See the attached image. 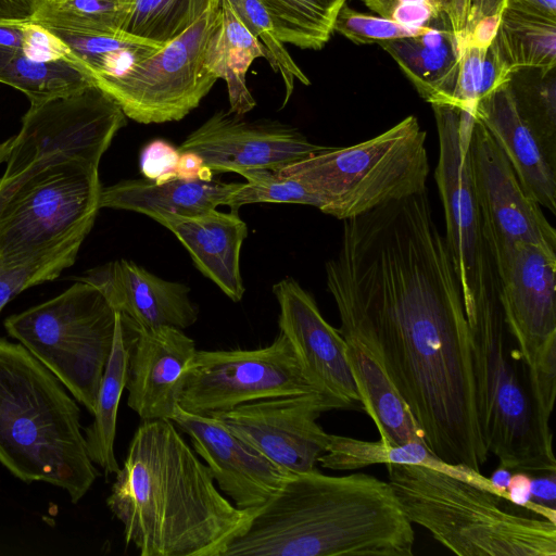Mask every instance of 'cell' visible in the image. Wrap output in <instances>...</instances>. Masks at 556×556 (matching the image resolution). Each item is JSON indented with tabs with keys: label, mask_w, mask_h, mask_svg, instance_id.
Returning <instances> with one entry per match:
<instances>
[{
	"label": "cell",
	"mask_w": 556,
	"mask_h": 556,
	"mask_svg": "<svg viewBox=\"0 0 556 556\" xmlns=\"http://www.w3.org/2000/svg\"><path fill=\"white\" fill-rule=\"evenodd\" d=\"M228 1L247 29L261 41L270 54L271 68L274 72H279L282 77L285 86L282 106H285L292 96L295 80L309 85V79L293 61L285 43L278 39L273 21L260 0Z\"/></svg>",
	"instance_id": "obj_40"
},
{
	"label": "cell",
	"mask_w": 556,
	"mask_h": 556,
	"mask_svg": "<svg viewBox=\"0 0 556 556\" xmlns=\"http://www.w3.org/2000/svg\"><path fill=\"white\" fill-rule=\"evenodd\" d=\"M531 477V513L556 523V471Z\"/></svg>",
	"instance_id": "obj_44"
},
{
	"label": "cell",
	"mask_w": 556,
	"mask_h": 556,
	"mask_svg": "<svg viewBox=\"0 0 556 556\" xmlns=\"http://www.w3.org/2000/svg\"><path fill=\"white\" fill-rule=\"evenodd\" d=\"M325 268L345 342L382 369L435 456L480 471L489 453L477 416L471 334L427 190L343 220Z\"/></svg>",
	"instance_id": "obj_1"
},
{
	"label": "cell",
	"mask_w": 556,
	"mask_h": 556,
	"mask_svg": "<svg viewBox=\"0 0 556 556\" xmlns=\"http://www.w3.org/2000/svg\"><path fill=\"white\" fill-rule=\"evenodd\" d=\"M195 353L194 341L182 329L136 325L125 384L128 406L142 420H172Z\"/></svg>",
	"instance_id": "obj_19"
},
{
	"label": "cell",
	"mask_w": 556,
	"mask_h": 556,
	"mask_svg": "<svg viewBox=\"0 0 556 556\" xmlns=\"http://www.w3.org/2000/svg\"><path fill=\"white\" fill-rule=\"evenodd\" d=\"M429 25L421 34L378 45L392 56L425 101L451 104L462 49L439 11Z\"/></svg>",
	"instance_id": "obj_23"
},
{
	"label": "cell",
	"mask_w": 556,
	"mask_h": 556,
	"mask_svg": "<svg viewBox=\"0 0 556 556\" xmlns=\"http://www.w3.org/2000/svg\"><path fill=\"white\" fill-rule=\"evenodd\" d=\"M129 9L119 0H42L30 21L55 34L123 29Z\"/></svg>",
	"instance_id": "obj_34"
},
{
	"label": "cell",
	"mask_w": 556,
	"mask_h": 556,
	"mask_svg": "<svg viewBox=\"0 0 556 556\" xmlns=\"http://www.w3.org/2000/svg\"><path fill=\"white\" fill-rule=\"evenodd\" d=\"M11 143H12V137L7 139L5 141L0 142V164L5 161V157L10 150Z\"/></svg>",
	"instance_id": "obj_51"
},
{
	"label": "cell",
	"mask_w": 556,
	"mask_h": 556,
	"mask_svg": "<svg viewBox=\"0 0 556 556\" xmlns=\"http://www.w3.org/2000/svg\"><path fill=\"white\" fill-rule=\"evenodd\" d=\"M309 392L326 393L307 377L280 332L261 349L197 350L186 372L179 407L207 415L257 400Z\"/></svg>",
	"instance_id": "obj_13"
},
{
	"label": "cell",
	"mask_w": 556,
	"mask_h": 556,
	"mask_svg": "<svg viewBox=\"0 0 556 556\" xmlns=\"http://www.w3.org/2000/svg\"><path fill=\"white\" fill-rule=\"evenodd\" d=\"M240 185L214 178L191 181L176 178L165 184L147 178L127 179L102 187L100 207L131 211L150 218L161 214L195 215L226 205Z\"/></svg>",
	"instance_id": "obj_24"
},
{
	"label": "cell",
	"mask_w": 556,
	"mask_h": 556,
	"mask_svg": "<svg viewBox=\"0 0 556 556\" xmlns=\"http://www.w3.org/2000/svg\"><path fill=\"white\" fill-rule=\"evenodd\" d=\"M517 109L534 134L549 165L556 169V78L547 73L521 70L509 80Z\"/></svg>",
	"instance_id": "obj_33"
},
{
	"label": "cell",
	"mask_w": 556,
	"mask_h": 556,
	"mask_svg": "<svg viewBox=\"0 0 556 556\" xmlns=\"http://www.w3.org/2000/svg\"><path fill=\"white\" fill-rule=\"evenodd\" d=\"M99 165L68 160L22 181L0 205V268L86 238L100 207Z\"/></svg>",
	"instance_id": "obj_9"
},
{
	"label": "cell",
	"mask_w": 556,
	"mask_h": 556,
	"mask_svg": "<svg viewBox=\"0 0 556 556\" xmlns=\"http://www.w3.org/2000/svg\"><path fill=\"white\" fill-rule=\"evenodd\" d=\"M55 35L72 48L97 87L118 77L163 46L123 29Z\"/></svg>",
	"instance_id": "obj_29"
},
{
	"label": "cell",
	"mask_w": 556,
	"mask_h": 556,
	"mask_svg": "<svg viewBox=\"0 0 556 556\" xmlns=\"http://www.w3.org/2000/svg\"><path fill=\"white\" fill-rule=\"evenodd\" d=\"M247 182H241L231 193L227 206L231 211L253 203H288L321 206L319 198L301 181L268 169H254L241 174Z\"/></svg>",
	"instance_id": "obj_39"
},
{
	"label": "cell",
	"mask_w": 556,
	"mask_h": 556,
	"mask_svg": "<svg viewBox=\"0 0 556 556\" xmlns=\"http://www.w3.org/2000/svg\"><path fill=\"white\" fill-rule=\"evenodd\" d=\"M106 505L141 556H222L254 510L235 506L169 419L143 420Z\"/></svg>",
	"instance_id": "obj_2"
},
{
	"label": "cell",
	"mask_w": 556,
	"mask_h": 556,
	"mask_svg": "<svg viewBox=\"0 0 556 556\" xmlns=\"http://www.w3.org/2000/svg\"><path fill=\"white\" fill-rule=\"evenodd\" d=\"M3 326L93 414L116 326V311L98 288L75 280L59 295L9 316Z\"/></svg>",
	"instance_id": "obj_7"
},
{
	"label": "cell",
	"mask_w": 556,
	"mask_h": 556,
	"mask_svg": "<svg viewBox=\"0 0 556 556\" xmlns=\"http://www.w3.org/2000/svg\"><path fill=\"white\" fill-rule=\"evenodd\" d=\"M126 118L118 104L93 84L33 103L20 131L12 136L0 181L17 188L35 172L68 160L99 165Z\"/></svg>",
	"instance_id": "obj_11"
},
{
	"label": "cell",
	"mask_w": 556,
	"mask_h": 556,
	"mask_svg": "<svg viewBox=\"0 0 556 556\" xmlns=\"http://www.w3.org/2000/svg\"><path fill=\"white\" fill-rule=\"evenodd\" d=\"M220 0H131L123 30L161 45L179 36Z\"/></svg>",
	"instance_id": "obj_35"
},
{
	"label": "cell",
	"mask_w": 556,
	"mask_h": 556,
	"mask_svg": "<svg viewBox=\"0 0 556 556\" xmlns=\"http://www.w3.org/2000/svg\"><path fill=\"white\" fill-rule=\"evenodd\" d=\"M506 8L523 14L556 21V0H506Z\"/></svg>",
	"instance_id": "obj_47"
},
{
	"label": "cell",
	"mask_w": 556,
	"mask_h": 556,
	"mask_svg": "<svg viewBox=\"0 0 556 556\" xmlns=\"http://www.w3.org/2000/svg\"><path fill=\"white\" fill-rule=\"evenodd\" d=\"M438 129L434 172L445 215V241L458 279L467 320L503 315L496 260L476 195L469 132L473 111L431 104Z\"/></svg>",
	"instance_id": "obj_8"
},
{
	"label": "cell",
	"mask_w": 556,
	"mask_h": 556,
	"mask_svg": "<svg viewBox=\"0 0 556 556\" xmlns=\"http://www.w3.org/2000/svg\"><path fill=\"white\" fill-rule=\"evenodd\" d=\"M427 134L414 115L363 142L329 147L279 174L316 194L320 211L340 220L427 190Z\"/></svg>",
	"instance_id": "obj_6"
},
{
	"label": "cell",
	"mask_w": 556,
	"mask_h": 556,
	"mask_svg": "<svg viewBox=\"0 0 556 556\" xmlns=\"http://www.w3.org/2000/svg\"><path fill=\"white\" fill-rule=\"evenodd\" d=\"M176 175L182 180H212L213 172L204 164L202 157L191 151L180 152Z\"/></svg>",
	"instance_id": "obj_45"
},
{
	"label": "cell",
	"mask_w": 556,
	"mask_h": 556,
	"mask_svg": "<svg viewBox=\"0 0 556 556\" xmlns=\"http://www.w3.org/2000/svg\"><path fill=\"white\" fill-rule=\"evenodd\" d=\"M42 0H0V25L29 21Z\"/></svg>",
	"instance_id": "obj_46"
},
{
	"label": "cell",
	"mask_w": 556,
	"mask_h": 556,
	"mask_svg": "<svg viewBox=\"0 0 556 556\" xmlns=\"http://www.w3.org/2000/svg\"><path fill=\"white\" fill-rule=\"evenodd\" d=\"M388 482L412 523L459 556H555L556 523L444 472L387 464Z\"/></svg>",
	"instance_id": "obj_5"
},
{
	"label": "cell",
	"mask_w": 556,
	"mask_h": 556,
	"mask_svg": "<svg viewBox=\"0 0 556 556\" xmlns=\"http://www.w3.org/2000/svg\"><path fill=\"white\" fill-rule=\"evenodd\" d=\"M510 477V470L498 466V468L489 478L492 484L506 495L507 501H509V497L506 489L509 483Z\"/></svg>",
	"instance_id": "obj_50"
},
{
	"label": "cell",
	"mask_w": 556,
	"mask_h": 556,
	"mask_svg": "<svg viewBox=\"0 0 556 556\" xmlns=\"http://www.w3.org/2000/svg\"><path fill=\"white\" fill-rule=\"evenodd\" d=\"M318 463L324 468L339 471L362 469L377 464L418 465L444 472L507 500L480 471L465 465L446 463L420 442L386 445L380 440L374 442L330 434L327 451L319 457Z\"/></svg>",
	"instance_id": "obj_25"
},
{
	"label": "cell",
	"mask_w": 556,
	"mask_h": 556,
	"mask_svg": "<svg viewBox=\"0 0 556 556\" xmlns=\"http://www.w3.org/2000/svg\"><path fill=\"white\" fill-rule=\"evenodd\" d=\"M22 33L21 50L27 59L39 63H66L85 73L72 48L47 27L29 20L22 24Z\"/></svg>",
	"instance_id": "obj_42"
},
{
	"label": "cell",
	"mask_w": 556,
	"mask_h": 556,
	"mask_svg": "<svg viewBox=\"0 0 556 556\" xmlns=\"http://www.w3.org/2000/svg\"><path fill=\"white\" fill-rule=\"evenodd\" d=\"M172 421L190 438L218 489L240 509L260 508L293 476L212 416L178 406Z\"/></svg>",
	"instance_id": "obj_17"
},
{
	"label": "cell",
	"mask_w": 556,
	"mask_h": 556,
	"mask_svg": "<svg viewBox=\"0 0 556 556\" xmlns=\"http://www.w3.org/2000/svg\"><path fill=\"white\" fill-rule=\"evenodd\" d=\"M0 464L25 483L65 490L73 504L100 476L88 456L77 401L23 344L2 337Z\"/></svg>",
	"instance_id": "obj_4"
},
{
	"label": "cell",
	"mask_w": 556,
	"mask_h": 556,
	"mask_svg": "<svg viewBox=\"0 0 556 556\" xmlns=\"http://www.w3.org/2000/svg\"><path fill=\"white\" fill-rule=\"evenodd\" d=\"M219 110L177 148L199 154L213 174L283 167L329 147L309 141L298 128L271 119L247 121Z\"/></svg>",
	"instance_id": "obj_16"
},
{
	"label": "cell",
	"mask_w": 556,
	"mask_h": 556,
	"mask_svg": "<svg viewBox=\"0 0 556 556\" xmlns=\"http://www.w3.org/2000/svg\"><path fill=\"white\" fill-rule=\"evenodd\" d=\"M429 27L406 26L392 18L361 13L343 4L334 20L333 31L356 45H371L421 34Z\"/></svg>",
	"instance_id": "obj_41"
},
{
	"label": "cell",
	"mask_w": 556,
	"mask_h": 556,
	"mask_svg": "<svg viewBox=\"0 0 556 556\" xmlns=\"http://www.w3.org/2000/svg\"><path fill=\"white\" fill-rule=\"evenodd\" d=\"M75 280L98 288L116 312L141 328L185 330L198 320L199 309L187 285L160 278L124 258L90 268Z\"/></svg>",
	"instance_id": "obj_20"
},
{
	"label": "cell",
	"mask_w": 556,
	"mask_h": 556,
	"mask_svg": "<svg viewBox=\"0 0 556 556\" xmlns=\"http://www.w3.org/2000/svg\"><path fill=\"white\" fill-rule=\"evenodd\" d=\"M414 543L388 481L315 469L255 509L222 556H412Z\"/></svg>",
	"instance_id": "obj_3"
},
{
	"label": "cell",
	"mask_w": 556,
	"mask_h": 556,
	"mask_svg": "<svg viewBox=\"0 0 556 556\" xmlns=\"http://www.w3.org/2000/svg\"><path fill=\"white\" fill-rule=\"evenodd\" d=\"M346 353L361 405L376 425L380 441L386 445L425 444L412 412L377 363L353 343H348Z\"/></svg>",
	"instance_id": "obj_28"
},
{
	"label": "cell",
	"mask_w": 556,
	"mask_h": 556,
	"mask_svg": "<svg viewBox=\"0 0 556 556\" xmlns=\"http://www.w3.org/2000/svg\"><path fill=\"white\" fill-rule=\"evenodd\" d=\"M500 301L523 376L542 424L556 396V251L516 243L497 263Z\"/></svg>",
	"instance_id": "obj_10"
},
{
	"label": "cell",
	"mask_w": 556,
	"mask_h": 556,
	"mask_svg": "<svg viewBox=\"0 0 556 556\" xmlns=\"http://www.w3.org/2000/svg\"><path fill=\"white\" fill-rule=\"evenodd\" d=\"M494 42L511 74L521 70L547 73L556 65V21L505 9Z\"/></svg>",
	"instance_id": "obj_30"
},
{
	"label": "cell",
	"mask_w": 556,
	"mask_h": 556,
	"mask_svg": "<svg viewBox=\"0 0 556 556\" xmlns=\"http://www.w3.org/2000/svg\"><path fill=\"white\" fill-rule=\"evenodd\" d=\"M257 58H265L273 67L268 51L241 22L228 0L220 1V20L213 31L205 52V64L226 81L230 109L244 115L256 101L247 86V73Z\"/></svg>",
	"instance_id": "obj_26"
},
{
	"label": "cell",
	"mask_w": 556,
	"mask_h": 556,
	"mask_svg": "<svg viewBox=\"0 0 556 556\" xmlns=\"http://www.w3.org/2000/svg\"><path fill=\"white\" fill-rule=\"evenodd\" d=\"M180 152L163 139L149 142L140 154L142 176L155 184H165L177 178L176 167Z\"/></svg>",
	"instance_id": "obj_43"
},
{
	"label": "cell",
	"mask_w": 556,
	"mask_h": 556,
	"mask_svg": "<svg viewBox=\"0 0 556 556\" xmlns=\"http://www.w3.org/2000/svg\"><path fill=\"white\" fill-rule=\"evenodd\" d=\"M511 73L493 41L486 47L462 49L452 105L473 110L478 102L507 84Z\"/></svg>",
	"instance_id": "obj_36"
},
{
	"label": "cell",
	"mask_w": 556,
	"mask_h": 556,
	"mask_svg": "<svg viewBox=\"0 0 556 556\" xmlns=\"http://www.w3.org/2000/svg\"><path fill=\"white\" fill-rule=\"evenodd\" d=\"M468 148L475 191L496 266L519 242L556 251L555 228L542 206L525 192L511 165L475 112Z\"/></svg>",
	"instance_id": "obj_15"
},
{
	"label": "cell",
	"mask_w": 556,
	"mask_h": 556,
	"mask_svg": "<svg viewBox=\"0 0 556 556\" xmlns=\"http://www.w3.org/2000/svg\"><path fill=\"white\" fill-rule=\"evenodd\" d=\"M119 1L129 2V3L131 2V0H119Z\"/></svg>",
	"instance_id": "obj_52"
},
{
	"label": "cell",
	"mask_w": 556,
	"mask_h": 556,
	"mask_svg": "<svg viewBox=\"0 0 556 556\" xmlns=\"http://www.w3.org/2000/svg\"><path fill=\"white\" fill-rule=\"evenodd\" d=\"M350 408L323 392L257 400L207 414L293 475L316 469L329 437L317 422L332 409Z\"/></svg>",
	"instance_id": "obj_14"
},
{
	"label": "cell",
	"mask_w": 556,
	"mask_h": 556,
	"mask_svg": "<svg viewBox=\"0 0 556 556\" xmlns=\"http://www.w3.org/2000/svg\"><path fill=\"white\" fill-rule=\"evenodd\" d=\"M267 10L278 39L301 49H321L346 0H260Z\"/></svg>",
	"instance_id": "obj_32"
},
{
	"label": "cell",
	"mask_w": 556,
	"mask_h": 556,
	"mask_svg": "<svg viewBox=\"0 0 556 556\" xmlns=\"http://www.w3.org/2000/svg\"><path fill=\"white\" fill-rule=\"evenodd\" d=\"M84 240L72 239L24 263L0 268V312L22 291L54 280L71 267Z\"/></svg>",
	"instance_id": "obj_38"
},
{
	"label": "cell",
	"mask_w": 556,
	"mask_h": 556,
	"mask_svg": "<svg viewBox=\"0 0 556 556\" xmlns=\"http://www.w3.org/2000/svg\"><path fill=\"white\" fill-rule=\"evenodd\" d=\"M0 83L23 92L29 103L72 94L92 84L80 70L66 63H39L21 49L0 47Z\"/></svg>",
	"instance_id": "obj_31"
},
{
	"label": "cell",
	"mask_w": 556,
	"mask_h": 556,
	"mask_svg": "<svg viewBox=\"0 0 556 556\" xmlns=\"http://www.w3.org/2000/svg\"><path fill=\"white\" fill-rule=\"evenodd\" d=\"M136 325L116 312L112 351L100 383L92 422L84 429L86 447L91 462L105 476L116 473L119 465L114 453L119 401L125 390L130 344Z\"/></svg>",
	"instance_id": "obj_27"
},
{
	"label": "cell",
	"mask_w": 556,
	"mask_h": 556,
	"mask_svg": "<svg viewBox=\"0 0 556 556\" xmlns=\"http://www.w3.org/2000/svg\"><path fill=\"white\" fill-rule=\"evenodd\" d=\"M506 490L510 503L530 511L531 476L528 472L517 471L511 475Z\"/></svg>",
	"instance_id": "obj_48"
},
{
	"label": "cell",
	"mask_w": 556,
	"mask_h": 556,
	"mask_svg": "<svg viewBox=\"0 0 556 556\" xmlns=\"http://www.w3.org/2000/svg\"><path fill=\"white\" fill-rule=\"evenodd\" d=\"M435 5L463 49L493 41L506 0H435Z\"/></svg>",
	"instance_id": "obj_37"
},
{
	"label": "cell",
	"mask_w": 556,
	"mask_h": 556,
	"mask_svg": "<svg viewBox=\"0 0 556 556\" xmlns=\"http://www.w3.org/2000/svg\"><path fill=\"white\" fill-rule=\"evenodd\" d=\"M170 230L189 252L194 266L231 301L240 302L245 287L240 253L248 226L238 212L216 208L195 215L161 214L152 218Z\"/></svg>",
	"instance_id": "obj_21"
},
{
	"label": "cell",
	"mask_w": 556,
	"mask_h": 556,
	"mask_svg": "<svg viewBox=\"0 0 556 556\" xmlns=\"http://www.w3.org/2000/svg\"><path fill=\"white\" fill-rule=\"evenodd\" d=\"M279 305L280 332L291 343L307 377L348 406L361 405L348 359V343L321 315L314 298L293 278L273 286Z\"/></svg>",
	"instance_id": "obj_18"
},
{
	"label": "cell",
	"mask_w": 556,
	"mask_h": 556,
	"mask_svg": "<svg viewBox=\"0 0 556 556\" xmlns=\"http://www.w3.org/2000/svg\"><path fill=\"white\" fill-rule=\"evenodd\" d=\"M368 9L379 16L391 18L393 12L403 4L429 2L435 4V0H363Z\"/></svg>",
	"instance_id": "obj_49"
},
{
	"label": "cell",
	"mask_w": 556,
	"mask_h": 556,
	"mask_svg": "<svg viewBox=\"0 0 556 556\" xmlns=\"http://www.w3.org/2000/svg\"><path fill=\"white\" fill-rule=\"evenodd\" d=\"M473 112L506 156L525 192L556 214V169L522 119L509 81L478 102Z\"/></svg>",
	"instance_id": "obj_22"
},
{
	"label": "cell",
	"mask_w": 556,
	"mask_h": 556,
	"mask_svg": "<svg viewBox=\"0 0 556 556\" xmlns=\"http://www.w3.org/2000/svg\"><path fill=\"white\" fill-rule=\"evenodd\" d=\"M220 1L179 36L98 88L138 123L184 118L217 80L205 64V52L220 20Z\"/></svg>",
	"instance_id": "obj_12"
}]
</instances>
